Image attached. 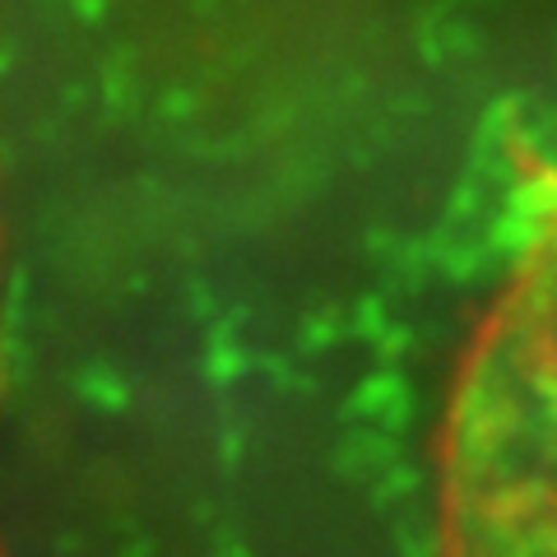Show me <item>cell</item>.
I'll use <instances>...</instances> for the list:
<instances>
[{"mask_svg": "<svg viewBox=\"0 0 557 557\" xmlns=\"http://www.w3.org/2000/svg\"><path fill=\"white\" fill-rule=\"evenodd\" d=\"M446 557H557V265L502 317L456 413Z\"/></svg>", "mask_w": 557, "mask_h": 557, "instance_id": "1", "label": "cell"}]
</instances>
